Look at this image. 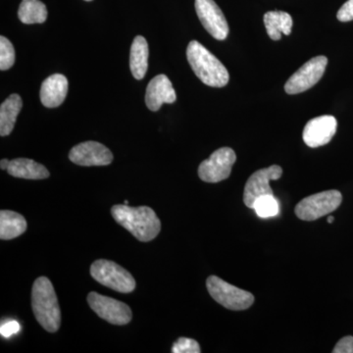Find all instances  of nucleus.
Returning <instances> with one entry per match:
<instances>
[{
  "instance_id": "1",
  "label": "nucleus",
  "mask_w": 353,
  "mask_h": 353,
  "mask_svg": "<svg viewBox=\"0 0 353 353\" xmlns=\"http://www.w3.org/2000/svg\"><path fill=\"white\" fill-rule=\"evenodd\" d=\"M111 213L114 220L139 241L148 243L154 240L161 231L159 218L148 206L131 208L126 204H118L111 208Z\"/></svg>"
},
{
  "instance_id": "2",
  "label": "nucleus",
  "mask_w": 353,
  "mask_h": 353,
  "mask_svg": "<svg viewBox=\"0 0 353 353\" xmlns=\"http://www.w3.org/2000/svg\"><path fill=\"white\" fill-rule=\"evenodd\" d=\"M32 307L34 317L41 327L50 333H55L61 325V311L57 292L50 279L39 277L32 290Z\"/></svg>"
},
{
  "instance_id": "3",
  "label": "nucleus",
  "mask_w": 353,
  "mask_h": 353,
  "mask_svg": "<svg viewBox=\"0 0 353 353\" xmlns=\"http://www.w3.org/2000/svg\"><path fill=\"white\" fill-rule=\"evenodd\" d=\"M187 58L197 78L209 87L223 88L229 83L226 67L199 41H190L187 48Z\"/></svg>"
},
{
  "instance_id": "4",
  "label": "nucleus",
  "mask_w": 353,
  "mask_h": 353,
  "mask_svg": "<svg viewBox=\"0 0 353 353\" xmlns=\"http://www.w3.org/2000/svg\"><path fill=\"white\" fill-rule=\"evenodd\" d=\"M90 275L99 284L122 294L136 289V280L131 273L110 260H95L90 266Z\"/></svg>"
},
{
  "instance_id": "5",
  "label": "nucleus",
  "mask_w": 353,
  "mask_h": 353,
  "mask_svg": "<svg viewBox=\"0 0 353 353\" xmlns=\"http://www.w3.org/2000/svg\"><path fill=\"white\" fill-rule=\"evenodd\" d=\"M206 288L216 303L230 310H245L254 303L252 294L225 282L217 276L208 278Z\"/></svg>"
},
{
  "instance_id": "6",
  "label": "nucleus",
  "mask_w": 353,
  "mask_h": 353,
  "mask_svg": "<svg viewBox=\"0 0 353 353\" xmlns=\"http://www.w3.org/2000/svg\"><path fill=\"white\" fill-rule=\"evenodd\" d=\"M343 201L339 190H326L305 197L297 203L294 212L301 220L315 221L336 210Z\"/></svg>"
},
{
  "instance_id": "7",
  "label": "nucleus",
  "mask_w": 353,
  "mask_h": 353,
  "mask_svg": "<svg viewBox=\"0 0 353 353\" xmlns=\"http://www.w3.org/2000/svg\"><path fill=\"white\" fill-rule=\"evenodd\" d=\"M328 64L326 57H313L303 64L294 74L285 85V90L288 94H297L306 92L321 80Z\"/></svg>"
},
{
  "instance_id": "8",
  "label": "nucleus",
  "mask_w": 353,
  "mask_h": 353,
  "mask_svg": "<svg viewBox=\"0 0 353 353\" xmlns=\"http://www.w3.org/2000/svg\"><path fill=\"white\" fill-rule=\"evenodd\" d=\"M88 303L101 319L105 320L110 324L123 326L132 321L131 308L126 303L114 299L112 297L104 296L97 292H92L88 294Z\"/></svg>"
},
{
  "instance_id": "9",
  "label": "nucleus",
  "mask_w": 353,
  "mask_h": 353,
  "mask_svg": "<svg viewBox=\"0 0 353 353\" xmlns=\"http://www.w3.org/2000/svg\"><path fill=\"white\" fill-rule=\"evenodd\" d=\"M236 155L230 148L216 150L208 159L204 160L199 167V176L203 182L219 183L231 175Z\"/></svg>"
},
{
  "instance_id": "10",
  "label": "nucleus",
  "mask_w": 353,
  "mask_h": 353,
  "mask_svg": "<svg viewBox=\"0 0 353 353\" xmlns=\"http://www.w3.org/2000/svg\"><path fill=\"white\" fill-rule=\"evenodd\" d=\"M283 169L278 165H272L268 168L260 169L253 173L245 183L243 192V202L248 208L253 209L259 197L273 194L269 185L271 181L279 180L282 176Z\"/></svg>"
},
{
  "instance_id": "11",
  "label": "nucleus",
  "mask_w": 353,
  "mask_h": 353,
  "mask_svg": "<svg viewBox=\"0 0 353 353\" xmlns=\"http://www.w3.org/2000/svg\"><path fill=\"white\" fill-rule=\"evenodd\" d=\"M196 11L206 31L218 41H224L229 34V25L224 14L213 0H196Z\"/></svg>"
},
{
  "instance_id": "12",
  "label": "nucleus",
  "mask_w": 353,
  "mask_h": 353,
  "mask_svg": "<svg viewBox=\"0 0 353 353\" xmlns=\"http://www.w3.org/2000/svg\"><path fill=\"white\" fill-rule=\"evenodd\" d=\"M69 159L80 166H106L113 161L109 148L97 141H85L74 146L69 153Z\"/></svg>"
},
{
  "instance_id": "13",
  "label": "nucleus",
  "mask_w": 353,
  "mask_h": 353,
  "mask_svg": "<svg viewBox=\"0 0 353 353\" xmlns=\"http://www.w3.org/2000/svg\"><path fill=\"white\" fill-rule=\"evenodd\" d=\"M338 122L331 115L313 118L304 127L303 138L309 148H319L329 143L336 134Z\"/></svg>"
},
{
  "instance_id": "14",
  "label": "nucleus",
  "mask_w": 353,
  "mask_h": 353,
  "mask_svg": "<svg viewBox=\"0 0 353 353\" xmlns=\"http://www.w3.org/2000/svg\"><path fill=\"white\" fill-rule=\"evenodd\" d=\"M176 95L171 81L166 75H158L148 83L145 104L152 111H158L164 103H174Z\"/></svg>"
},
{
  "instance_id": "15",
  "label": "nucleus",
  "mask_w": 353,
  "mask_h": 353,
  "mask_svg": "<svg viewBox=\"0 0 353 353\" xmlns=\"http://www.w3.org/2000/svg\"><path fill=\"white\" fill-rule=\"evenodd\" d=\"M68 94V80L61 74L48 77L41 83V101L43 106L55 108L63 103Z\"/></svg>"
},
{
  "instance_id": "16",
  "label": "nucleus",
  "mask_w": 353,
  "mask_h": 353,
  "mask_svg": "<svg viewBox=\"0 0 353 353\" xmlns=\"http://www.w3.org/2000/svg\"><path fill=\"white\" fill-rule=\"evenodd\" d=\"M6 171L8 172L9 175L15 178L27 179V180H43L50 175V172L43 165L28 158L11 160Z\"/></svg>"
},
{
  "instance_id": "17",
  "label": "nucleus",
  "mask_w": 353,
  "mask_h": 353,
  "mask_svg": "<svg viewBox=\"0 0 353 353\" xmlns=\"http://www.w3.org/2000/svg\"><path fill=\"white\" fill-rule=\"evenodd\" d=\"M150 51L148 44L143 37L138 36L132 43L131 54H130V67L132 76L137 80H143L148 71V59Z\"/></svg>"
},
{
  "instance_id": "18",
  "label": "nucleus",
  "mask_w": 353,
  "mask_h": 353,
  "mask_svg": "<svg viewBox=\"0 0 353 353\" xmlns=\"http://www.w3.org/2000/svg\"><path fill=\"white\" fill-rule=\"evenodd\" d=\"M22 105V99L19 94H11L1 104L0 106V136H9L12 132Z\"/></svg>"
},
{
  "instance_id": "19",
  "label": "nucleus",
  "mask_w": 353,
  "mask_h": 353,
  "mask_svg": "<svg viewBox=\"0 0 353 353\" xmlns=\"http://www.w3.org/2000/svg\"><path fill=\"white\" fill-rule=\"evenodd\" d=\"M267 34L273 41H280L282 34L290 36L292 29V18L284 11H269L264 15Z\"/></svg>"
},
{
  "instance_id": "20",
  "label": "nucleus",
  "mask_w": 353,
  "mask_h": 353,
  "mask_svg": "<svg viewBox=\"0 0 353 353\" xmlns=\"http://www.w3.org/2000/svg\"><path fill=\"white\" fill-rule=\"evenodd\" d=\"M27 221L19 213L11 210L0 212V239L4 241L13 240L25 233Z\"/></svg>"
},
{
  "instance_id": "21",
  "label": "nucleus",
  "mask_w": 353,
  "mask_h": 353,
  "mask_svg": "<svg viewBox=\"0 0 353 353\" xmlns=\"http://www.w3.org/2000/svg\"><path fill=\"white\" fill-rule=\"evenodd\" d=\"M18 16L24 24H43L48 18V9L39 0H22Z\"/></svg>"
},
{
  "instance_id": "22",
  "label": "nucleus",
  "mask_w": 353,
  "mask_h": 353,
  "mask_svg": "<svg viewBox=\"0 0 353 353\" xmlns=\"http://www.w3.org/2000/svg\"><path fill=\"white\" fill-rule=\"evenodd\" d=\"M253 209L260 218L275 217L280 213V205L274 194L259 197L255 202Z\"/></svg>"
},
{
  "instance_id": "23",
  "label": "nucleus",
  "mask_w": 353,
  "mask_h": 353,
  "mask_svg": "<svg viewBox=\"0 0 353 353\" xmlns=\"http://www.w3.org/2000/svg\"><path fill=\"white\" fill-rule=\"evenodd\" d=\"M15 63V50L13 44L6 37H0V69H10Z\"/></svg>"
},
{
  "instance_id": "24",
  "label": "nucleus",
  "mask_w": 353,
  "mask_h": 353,
  "mask_svg": "<svg viewBox=\"0 0 353 353\" xmlns=\"http://www.w3.org/2000/svg\"><path fill=\"white\" fill-rule=\"evenodd\" d=\"M173 353H201V350L196 340L189 338H180L172 347Z\"/></svg>"
},
{
  "instance_id": "25",
  "label": "nucleus",
  "mask_w": 353,
  "mask_h": 353,
  "mask_svg": "<svg viewBox=\"0 0 353 353\" xmlns=\"http://www.w3.org/2000/svg\"><path fill=\"white\" fill-rule=\"evenodd\" d=\"M336 18L341 22H350L353 20V0H347L343 6L341 7Z\"/></svg>"
},
{
  "instance_id": "26",
  "label": "nucleus",
  "mask_w": 353,
  "mask_h": 353,
  "mask_svg": "<svg viewBox=\"0 0 353 353\" xmlns=\"http://www.w3.org/2000/svg\"><path fill=\"white\" fill-rule=\"evenodd\" d=\"M333 353H353V336H347L341 339L334 347Z\"/></svg>"
},
{
  "instance_id": "27",
  "label": "nucleus",
  "mask_w": 353,
  "mask_h": 353,
  "mask_svg": "<svg viewBox=\"0 0 353 353\" xmlns=\"http://www.w3.org/2000/svg\"><path fill=\"white\" fill-rule=\"evenodd\" d=\"M21 330V327L19 323L16 321H9L6 323V324L2 325L1 334L4 336V338H9V336H12V334H15L19 333Z\"/></svg>"
},
{
  "instance_id": "28",
  "label": "nucleus",
  "mask_w": 353,
  "mask_h": 353,
  "mask_svg": "<svg viewBox=\"0 0 353 353\" xmlns=\"http://www.w3.org/2000/svg\"><path fill=\"white\" fill-rule=\"evenodd\" d=\"M9 164H10V161H9L8 159H2L1 161H0V168H1V170H7Z\"/></svg>"
},
{
  "instance_id": "29",
  "label": "nucleus",
  "mask_w": 353,
  "mask_h": 353,
  "mask_svg": "<svg viewBox=\"0 0 353 353\" xmlns=\"http://www.w3.org/2000/svg\"><path fill=\"white\" fill-rule=\"evenodd\" d=\"M334 221V218L333 217V216H329L328 222L330 223V224H332V223H333Z\"/></svg>"
},
{
  "instance_id": "30",
  "label": "nucleus",
  "mask_w": 353,
  "mask_h": 353,
  "mask_svg": "<svg viewBox=\"0 0 353 353\" xmlns=\"http://www.w3.org/2000/svg\"><path fill=\"white\" fill-rule=\"evenodd\" d=\"M85 1H92V0H85Z\"/></svg>"
}]
</instances>
